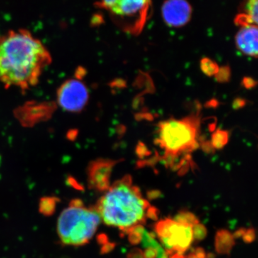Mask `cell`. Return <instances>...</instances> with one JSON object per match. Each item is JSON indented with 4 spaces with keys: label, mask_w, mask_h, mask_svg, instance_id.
Returning a JSON list of instances; mask_svg holds the SVG:
<instances>
[{
    "label": "cell",
    "mask_w": 258,
    "mask_h": 258,
    "mask_svg": "<svg viewBox=\"0 0 258 258\" xmlns=\"http://www.w3.org/2000/svg\"><path fill=\"white\" fill-rule=\"evenodd\" d=\"M52 62L49 51L28 30L10 31L0 38V84L29 89Z\"/></svg>",
    "instance_id": "6da1fadb"
},
{
    "label": "cell",
    "mask_w": 258,
    "mask_h": 258,
    "mask_svg": "<svg viewBox=\"0 0 258 258\" xmlns=\"http://www.w3.org/2000/svg\"><path fill=\"white\" fill-rule=\"evenodd\" d=\"M150 206L132 176L125 175L110 186L95 208L104 224L116 227L123 236L134 226L146 223Z\"/></svg>",
    "instance_id": "7a4b0ae2"
},
{
    "label": "cell",
    "mask_w": 258,
    "mask_h": 258,
    "mask_svg": "<svg viewBox=\"0 0 258 258\" xmlns=\"http://www.w3.org/2000/svg\"><path fill=\"white\" fill-rule=\"evenodd\" d=\"M200 126V110L181 119L171 118L159 123L155 143L164 151L160 159L166 167L181 174L188 171L191 154L199 147Z\"/></svg>",
    "instance_id": "3957f363"
},
{
    "label": "cell",
    "mask_w": 258,
    "mask_h": 258,
    "mask_svg": "<svg viewBox=\"0 0 258 258\" xmlns=\"http://www.w3.org/2000/svg\"><path fill=\"white\" fill-rule=\"evenodd\" d=\"M101 221L96 208H88L81 200H75L58 217L57 235L64 245H84L93 238Z\"/></svg>",
    "instance_id": "277c9868"
},
{
    "label": "cell",
    "mask_w": 258,
    "mask_h": 258,
    "mask_svg": "<svg viewBox=\"0 0 258 258\" xmlns=\"http://www.w3.org/2000/svg\"><path fill=\"white\" fill-rule=\"evenodd\" d=\"M98 6L108 12L123 31L133 35L143 31L152 8L151 0H99Z\"/></svg>",
    "instance_id": "5b68a950"
},
{
    "label": "cell",
    "mask_w": 258,
    "mask_h": 258,
    "mask_svg": "<svg viewBox=\"0 0 258 258\" xmlns=\"http://www.w3.org/2000/svg\"><path fill=\"white\" fill-rule=\"evenodd\" d=\"M154 230L169 256L184 254L193 242L192 227L177 223L170 218L158 222Z\"/></svg>",
    "instance_id": "8992f818"
},
{
    "label": "cell",
    "mask_w": 258,
    "mask_h": 258,
    "mask_svg": "<svg viewBox=\"0 0 258 258\" xmlns=\"http://www.w3.org/2000/svg\"><path fill=\"white\" fill-rule=\"evenodd\" d=\"M59 106L70 112L82 111L87 104L89 93L86 85L77 79L68 80L57 91Z\"/></svg>",
    "instance_id": "52a82bcc"
},
{
    "label": "cell",
    "mask_w": 258,
    "mask_h": 258,
    "mask_svg": "<svg viewBox=\"0 0 258 258\" xmlns=\"http://www.w3.org/2000/svg\"><path fill=\"white\" fill-rule=\"evenodd\" d=\"M192 9L186 0H166L161 8V14L166 25L181 28L189 23Z\"/></svg>",
    "instance_id": "ba28073f"
},
{
    "label": "cell",
    "mask_w": 258,
    "mask_h": 258,
    "mask_svg": "<svg viewBox=\"0 0 258 258\" xmlns=\"http://www.w3.org/2000/svg\"><path fill=\"white\" fill-rule=\"evenodd\" d=\"M119 162L114 160H98L91 164L88 171L91 188L98 191H106L110 187V177L113 166Z\"/></svg>",
    "instance_id": "9c48e42d"
},
{
    "label": "cell",
    "mask_w": 258,
    "mask_h": 258,
    "mask_svg": "<svg viewBox=\"0 0 258 258\" xmlns=\"http://www.w3.org/2000/svg\"><path fill=\"white\" fill-rule=\"evenodd\" d=\"M257 27L255 25H247L241 27L235 37L237 48L249 57H257Z\"/></svg>",
    "instance_id": "30bf717a"
},
{
    "label": "cell",
    "mask_w": 258,
    "mask_h": 258,
    "mask_svg": "<svg viewBox=\"0 0 258 258\" xmlns=\"http://www.w3.org/2000/svg\"><path fill=\"white\" fill-rule=\"evenodd\" d=\"M235 245V239L231 232L227 230L217 231L215 235V250L220 254H229Z\"/></svg>",
    "instance_id": "8fae6325"
},
{
    "label": "cell",
    "mask_w": 258,
    "mask_h": 258,
    "mask_svg": "<svg viewBox=\"0 0 258 258\" xmlns=\"http://www.w3.org/2000/svg\"><path fill=\"white\" fill-rule=\"evenodd\" d=\"M174 220L177 223L191 226L192 227L200 222V220L198 217L195 216V215L191 212L184 211V210L178 212L177 215L174 217Z\"/></svg>",
    "instance_id": "7c38bea8"
},
{
    "label": "cell",
    "mask_w": 258,
    "mask_h": 258,
    "mask_svg": "<svg viewBox=\"0 0 258 258\" xmlns=\"http://www.w3.org/2000/svg\"><path fill=\"white\" fill-rule=\"evenodd\" d=\"M229 141V133L225 131L217 130L212 134L211 144L214 149H221Z\"/></svg>",
    "instance_id": "4fadbf2b"
},
{
    "label": "cell",
    "mask_w": 258,
    "mask_h": 258,
    "mask_svg": "<svg viewBox=\"0 0 258 258\" xmlns=\"http://www.w3.org/2000/svg\"><path fill=\"white\" fill-rule=\"evenodd\" d=\"M257 0H247L244 10V15L247 16L252 25L257 26Z\"/></svg>",
    "instance_id": "5bb4252c"
},
{
    "label": "cell",
    "mask_w": 258,
    "mask_h": 258,
    "mask_svg": "<svg viewBox=\"0 0 258 258\" xmlns=\"http://www.w3.org/2000/svg\"><path fill=\"white\" fill-rule=\"evenodd\" d=\"M145 231L143 225H136L127 231L125 235H128V241L131 244L137 245L142 242V236Z\"/></svg>",
    "instance_id": "9a60e30c"
},
{
    "label": "cell",
    "mask_w": 258,
    "mask_h": 258,
    "mask_svg": "<svg viewBox=\"0 0 258 258\" xmlns=\"http://www.w3.org/2000/svg\"><path fill=\"white\" fill-rule=\"evenodd\" d=\"M201 69L207 76H212L217 74L220 68L215 61L205 57L201 60Z\"/></svg>",
    "instance_id": "2e32d148"
},
{
    "label": "cell",
    "mask_w": 258,
    "mask_h": 258,
    "mask_svg": "<svg viewBox=\"0 0 258 258\" xmlns=\"http://www.w3.org/2000/svg\"><path fill=\"white\" fill-rule=\"evenodd\" d=\"M192 232L193 241H196V242H200V241L203 240L208 235V230H207L205 226L200 223V222L194 226Z\"/></svg>",
    "instance_id": "e0dca14e"
},
{
    "label": "cell",
    "mask_w": 258,
    "mask_h": 258,
    "mask_svg": "<svg viewBox=\"0 0 258 258\" xmlns=\"http://www.w3.org/2000/svg\"><path fill=\"white\" fill-rule=\"evenodd\" d=\"M215 78L217 81L221 83H225L228 81L230 78V69L228 66L221 68L219 69L218 72L215 75Z\"/></svg>",
    "instance_id": "ac0fdd59"
},
{
    "label": "cell",
    "mask_w": 258,
    "mask_h": 258,
    "mask_svg": "<svg viewBox=\"0 0 258 258\" xmlns=\"http://www.w3.org/2000/svg\"><path fill=\"white\" fill-rule=\"evenodd\" d=\"M242 240L245 243H252L255 240V230L253 228L246 229L245 232L242 236Z\"/></svg>",
    "instance_id": "d6986e66"
},
{
    "label": "cell",
    "mask_w": 258,
    "mask_h": 258,
    "mask_svg": "<svg viewBox=\"0 0 258 258\" xmlns=\"http://www.w3.org/2000/svg\"><path fill=\"white\" fill-rule=\"evenodd\" d=\"M159 211L155 207L150 206L148 208L146 217L152 220H157L159 218Z\"/></svg>",
    "instance_id": "ffe728a7"
},
{
    "label": "cell",
    "mask_w": 258,
    "mask_h": 258,
    "mask_svg": "<svg viewBox=\"0 0 258 258\" xmlns=\"http://www.w3.org/2000/svg\"><path fill=\"white\" fill-rule=\"evenodd\" d=\"M126 258H144L143 251L138 247H134L129 251Z\"/></svg>",
    "instance_id": "44dd1931"
},
{
    "label": "cell",
    "mask_w": 258,
    "mask_h": 258,
    "mask_svg": "<svg viewBox=\"0 0 258 258\" xmlns=\"http://www.w3.org/2000/svg\"><path fill=\"white\" fill-rule=\"evenodd\" d=\"M144 258H157V249L152 248V247H148L145 248V250L143 252Z\"/></svg>",
    "instance_id": "7402d4cb"
},
{
    "label": "cell",
    "mask_w": 258,
    "mask_h": 258,
    "mask_svg": "<svg viewBox=\"0 0 258 258\" xmlns=\"http://www.w3.org/2000/svg\"><path fill=\"white\" fill-rule=\"evenodd\" d=\"M147 195L148 199L152 201V200H157V199L161 198V192L159 190L153 189L148 191Z\"/></svg>",
    "instance_id": "603a6c76"
},
{
    "label": "cell",
    "mask_w": 258,
    "mask_h": 258,
    "mask_svg": "<svg viewBox=\"0 0 258 258\" xmlns=\"http://www.w3.org/2000/svg\"><path fill=\"white\" fill-rule=\"evenodd\" d=\"M242 84L246 88H252L256 86L255 81L251 78L246 77L244 78L243 81H242Z\"/></svg>",
    "instance_id": "cb8c5ba5"
},
{
    "label": "cell",
    "mask_w": 258,
    "mask_h": 258,
    "mask_svg": "<svg viewBox=\"0 0 258 258\" xmlns=\"http://www.w3.org/2000/svg\"><path fill=\"white\" fill-rule=\"evenodd\" d=\"M193 252L198 258H207L206 252L203 247H197Z\"/></svg>",
    "instance_id": "d4e9b609"
},
{
    "label": "cell",
    "mask_w": 258,
    "mask_h": 258,
    "mask_svg": "<svg viewBox=\"0 0 258 258\" xmlns=\"http://www.w3.org/2000/svg\"><path fill=\"white\" fill-rule=\"evenodd\" d=\"M246 229L245 228H240L237 231H235V233L233 234V237L235 239H238L242 237L243 236L244 232H245Z\"/></svg>",
    "instance_id": "484cf974"
},
{
    "label": "cell",
    "mask_w": 258,
    "mask_h": 258,
    "mask_svg": "<svg viewBox=\"0 0 258 258\" xmlns=\"http://www.w3.org/2000/svg\"><path fill=\"white\" fill-rule=\"evenodd\" d=\"M115 246V244L114 243H108L103 247L102 252H104V253L111 252V250L114 249Z\"/></svg>",
    "instance_id": "4316f807"
},
{
    "label": "cell",
    "mask_w": 258,
    "mask_h": 258,
    "mask_svg": "<svg viewBox=\"0 0 258 258\" xmlns=\"http://www.w3.org/2000/svg\"><path fill=\"white\" fill-rule=\"evenodd\" d=\"M169 258H185V257L182 254L173 253L169 256Z\"/></svg>",
    "instance_id": "83f0119b"
},
{
    "label": "cell",
    "mask_w": 258,
    "mask_h": 258,
    "mask_svg": "<svg viewBox=\"0 0 258 258\" xmlns=\"http://www.w3.org/2000/svg\"><path fill=\"white\" fill-rule=\"evenodd\" d=\"M235 103V106H237V105H238V106H237V108H240V107H242L244 105V101H242V99H237L236 100Z\"/></svg>",
    "instance_id": "f1b7e54d"
},
{
    "label": "cell",
    "mask_w": 258,
    "mask_h": 258,
    "mask_svg": "<svg viewBox=\"0 0 258 258\" xmlns=\"http://www.w3.org/2000/svg\"><path fill=\"white\" fill-rule=\"evenodd\" d=\"M185 258H198L197 257V256L195 255V253L194 252H191V253H189L188 254L187 256H186Z\"/></svg>",
    "instance_id": "f546056e"
},
{
    "label": "cell",
    "mask_w": 258,
    "mask_h": 258,
    "mask_svg": "<svg viewBox=\"0 0 258 258\" xmlns=\"http://www.w3.org/2000/svg\"><path fill=\"white\" fill-rule=\"evenodd\" d=\"M207 258H215V254L212 253L207 254Z\"/></svg>",
    "instance_id": "4dcf8cb0"
}]
</instances>
